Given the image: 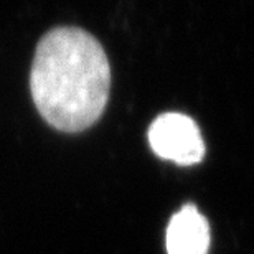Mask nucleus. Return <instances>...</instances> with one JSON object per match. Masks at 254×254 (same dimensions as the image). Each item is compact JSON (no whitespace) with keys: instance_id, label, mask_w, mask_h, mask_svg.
Listing matches in <instances>:
<instances>
[{"instance_id":"nucleus-1","label":"nucleus","mask_w":254,"mask_h":254,"mask_svg":"<svg viewBox=\"0 0 254 254\" xmlns=\"http://www.w3.org/2000/svg\"><path fill=\"white\" fill-rule=\"evenodd\" d=\"M111 66L89 32L57 27L35 50L30 89L38 113L63 132H79L103 116L109 99Z\"/></svg>"},{"instance_id":"nucleus-2","label":"nucleus","mask_w":254,"mask_h":254,"mask_svg":"<svg viewBox=\"0 0 254 254\" xmlns=\"http://www.w3.org/2000/svg\"><path fill=\"white\" fill-rule=\"evenodd\" d=\"M149 142L157 155L179 165H193L205 155V142L198 126L180 113L159 116L149 127Z\"/></svg>"},{"instance_id":"nucleus-3","label":"nucleus","mask_w":254,"mask_h":254,"mask_svg":"<svg viewBox=\"0 0 254 254\" xmlns=\"http://www.w3.org/2000/svg\"><path fill=\"white\" fill-rule=\"evenodd\" d=\"M210 248V226L193 205H185L172 216L167 228L169 254H206Z\"/></svg>"}]
</instances>
